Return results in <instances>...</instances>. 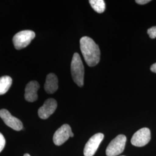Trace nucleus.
I'll return each instance as SVG.
<instances>
[{
  "label": "nucleus",
  "instance_id": "nucleus-1",
  "mask_svg": "<svg viewBox=\"0 0 156 156\" xmlns=\"http://www.w3.org/2000/svg\"><path fill=\"white\" fill-rule=\"evenodd\" d=\"M80 48L84 60L89 67H94L100 60V50L97 44L89 37L80 40Z\"/></svg>",
  "mask_w": 156,
  "mask_h": 156
},
{
  "label": "nucleus",
  "instance_id": "nucleus-2",
  "mask_svg": "<svg viewBox=\"0 0 156 156\" xmlns=\"http://www.w3.org/2000/svg\"><path fill=\"white\" fill-rule=\"evenodd\" d=\"M71 71L74 82L79 87H82L84 84V68L83 62L78 53H75L73 55Z\"/></svg>",
  "mask_w": 156,
  "mask_h": 156
},
{
  "label": "nucleus",
  "instance_id": "nucleus-3",
  "mask_svg": "<svg viewBox=\"0 0 156 156\" xmlns=\"http://www.w3.org/2000/svg\"><path fill=\"white\" fill-rule=\"evenodd\" d=\"M35 34L31 30H24L16 34L13 38L15 49L20 50L27 47L35 38Z\"/></svg>",
  "mask_w": 156,
  "mask_h": 156
},
{
  "label": "nucleus",
  "instance_id": "nucleus-4",
  "mask_svg": "<svg viewBox=\"0 0 156 156\" xmlns=\"http://www.w3.org/2000/svg\"><path fill=\"white\" fill-rule=\"evenodd\" d=\"M126 140L127 138L125 135H119L108 146L106 150V156H116L123 153L125 148Z\"/></svg>",
  "mask_w": 156,
  "mask_h": 156
},
{
  "label": "nucleus",
  "instance_id": "nucleus-5",
  "mask_svg": "<svg viewBox=\"0 0 156 156\" xmlns=\"http://www.w3.org/2000/svg\"><path fill=\"white\" fill-rule=\"evenodd\" d=\"M73 134L71 127L65 124L58 128L53 135V142L57 146H60L64 144L69 137H73Z\"/></svg>",
  "mask_w": 156,
  "mask_h": 156
},
{
  "label": "nucleus",
  "instance_id": "nucleus-6",
  "mask_svg": "<svg viewBox=\"0 0 156 156\" xmlns=\"http://www.w3.org/2000/svg\"><path fill=\"white\" fill-rule=\"evenodd\" d=\"M151 131L148 128H142L137 131L131 138V144L136 147H142L151 140Z\"/></svg>",
  "mask_w": 156,
  "mask_h": 156
},
{
  "label": "nucleus",
  "instance_id": "nucleus-7",
  "mask_svg": "<svg viewBox=\"0 0 156 156\" xmlns=\"http://www.w3.org/2000/svg\"><path fill=\"white\" fill-rule=\"evenodd\" d=\"M104 135L102 133H98L92 136L86 143L84 148V156H93L98 149Z\"/></svg>",
  "mask_w": 156,
  "mask_h": 156
},
{
  "label": "nucleus",
  "instance_id": "nucleus-8",
  "mask_svg": "<svg viewBox=\"0 0 156 156\" xmlns=\"http://www.w3.org/2000/svg\"><path fill=\"white\" fill-rule=\"evenodd\" d=\"M0 117L8 127L15 131H20L23 129V123L19 119L14 117L5 109L0 110Z\"/></svg>",
  "mask_w": 156,
  "mask_h": 156
},
{
  "label": "nucleus",
  "instance_id": "nucleus-9",
  "mask_svg": "<svg viewBox=\"0 0 156 156\" xmlns=\"http://www.w3.org/2000/svg\"><path fill=\"white\" fill-rule=\"evenodd\" d=\"M57 107V103L55 99L49 98L45 101L44 105L38 111L39 117L42 119H47L55 112Z\"/></svg>",
  "mask_w": 156,
  "mask_h": 156
},
{
  "label": "nucleus",
  "instance_id": "nucleus-10",
  "mask_svg": "<svg viewBox=\"0 0 156 156\" xmlns=\"http://www.w3.org/2000/svg\"><path fill=\"white\" fill-rule=\"evenodd\" d=\"M39 84L38 82L33 80L28 83L25 89L24 98L28 102H34L38 99L37 92L39 89Z\"/></svg>",
  "mask_w": 156,
  "mask_h": 156
},
{
  "label": "nucleus",
  "instance_id": "nucleus-11",
  "mask_svg": "<svg viewBox=\"0 0 156 156\" xmlns=\"http://www.w3.org/2000/svg\"><path fill=\"white\" fill-rule=\"evenodd\" d=\"M58 78L55 74L51 73L47 75L44 89L46 93L53 94L58 89Z\"/></svg>",
  "mask_w": 156,
  "mask_h": 156
},
{
  "label": "nucleus",
  "instance_id": "nucleus-12",
  "mask_svg": "<svg viewBox=\"0 0 156 156\" xmlns=\"http://www.w3.org/2000/svg\"><path fill=\"white\" fill-rule=\"evenodd\" d=\"M12 83V79L9 76L0 78V95H3L9 90Z\"/></svg>",
  "mask_w": 156,
  "mask_h": 156
},
{
  "label": "nucleus",
  "instance_id": "nucleus-13",
  "mask_svg": "<svg viewBox=\"0 0 156 156\" xmlns=\"http://www.w3.org/2000/svg\"><path fill=\"white\" fill-rule=\"evenodd\" d=\"M89 2L92 8L97 13H101L105 11L106 5L104 0H90Z\"/></svg>",
  "mask_w": 156,
  "mask_h": 156
},
{
  "label": "nucleus",
  "instance_id": "nucleus-14",
  "mask_svg": "<svg viewBox=\"0 0 156 156\" xmlns=\"http://www.w3.org/2000/svg\"><path fill=\"white\" fill-rule=\"evenodd\" d=\"M147 34L151 39H154L156 38V26L152 27L149 28L147 30Z\"/></svg>",
  "mask_w": 156,
  "mask_h": 156
},
{
  "label": "nucleus",
  "instance_id": "nucleus-15",
  "mask_svg": "<svg viewBox=\"0 0 156 156\" xmlns=\"http://www.w3.org/2000/svg\"><path fill=\"white\" fill-rule=\"evenodd\" d=\"M5 142V139L4 135L0 133V153L4 149Z\"/></svg>",
  "mask_w": 156,
  "mask_h": 156
},
{
  "label": "nucleus",
  "instance_id": "nucleus-16",
  "mask_svg": "<svg viewBox=\"0 0 156 156\" xmlns=\"http://www.w3.org/2000/svg\"><path fill=\"white\" fill-rule=\"evenodd\" d=\"M151 1V0H136L135 1V2L137 4H140V5H144V4H147V3H148Z\"/></svg>",
  "mask_w": 156,
  "mask_h": 156
},
{
  "label": "nucleus",
  "instance_id": "nucleus-17",
  "mask_svg": "<svg viewBox=\"0 0 156 156\" xmlns=\"http://www.w3.org/2000/svg\"><path fill=\"white\" fill-rule=\"evenodd\" d=\"M151 70L153 73H156V63H154L151 66Z\"/></svg>",
  "mask_w": 156,
  "mask_h": 156
},
{
  "label": "nucleus",
  "instance_id": "nucleus-18",
  "mask_svg": "<svg viewBox=\"0 0 156 156\" xmlns=\"http://www.w3.org/2000/svg\"><path fill=\"white\" fill-rule=\"evenodd\" d=\"M24 156H31L29 154H27V153H26V154H24Z\"/></svg>",
  "mask_w": 156,
  "mask_h": 156
},
{
  "label": "nucleus",
  "instance_id": "nucleus-19",
  "mask_svg": "<svg viewBox=\"0 0 156 156\" xmlns=\"http://www.w3.org/2000/svg\"></svg>",
  "mask_w": 156,
  "mask_h": 156
}]
</instances>
